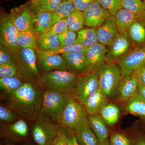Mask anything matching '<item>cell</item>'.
Instances as JSON below:
<instances>
[{
	"label": "cell",
	"instance_id": "1",
	"mask_svg": "<svg viewBox=\"0 0 145 145\" xmlns=\"http://www.w3.org/2000/svg\"><path fill=\"white\" fill-rule=\"evenodd\" d=\"M43 93L40 85L25 82L16 91L6 94L7 105L19 117L34 122L40 115Z\"/></svg>",
	"mask_w": 145,
	"mask_h": 145
},
{
	"label": "cell",
	"instance_id": "2",
	"mask_svg": "<svg viewBox=\"0 0 145 145\" xmlns=\"http://www.w3.org/2000/svg\"><path fill=\"white\" fill-rule=\"evenodd\" d=\"M79 75L68 70L44 72L39 83L43 91L71 94Z\"/></svg>",
	"mask_w": 145,
	"mask_h": 145
},
{
	"label": "cell",
	"instance_id": "3",
	"mask_svg": "<svg viewBox=\"0 0 145 145\" xmlns=\"http://www.w3.org/2000/svg\"><path fill=\"white\" fill-rule=\"evenodd\" d=\"M42 104L39 117L57 124L71 98V94L43 91Z\"/></svg>",
	"mask_w": 145,
	"mask_h": 145
},
{
	"label": "cell",
	"instance_id": "4",
	"mask_svg": "<svg viewBox=\"0 0 145 145\" xmlns=\"http://www.w3.org/2000/svg\"><path fill=\"white\" fill-rule=\"evenodd\" d=\"M95 72L98 74L99 88L101 91L109 99L117 97L123 77L118 66L105 63Z\"/></svg>",
	"mask_w": 145,
	"mask_h": 145
},
{
	"label": "cell",
	"instance_id": "5",
	"mask_svg": "<svg viewBox=\"0 0 145 145\" xmlns=\"http://www.w3.org/2000/svg\"><path fill=\"white\" fill-rule=\"evenodd\" d=\"M18 52L20 61L15 64L19 76L25 82L40 85L41 75L38 68L36 51L29 48H20Z\"/></svg>",
	"mask_w": 145,
	"mask_h": 145
},
{
	"label": "cell",
	"instance_id": "6",
	"mask_svg": "<svg viewBox=\"0 0 145 145\" xmlns=\"http://www.w3.org/2000/svg\"><path fill=\"white\" fill-rule=\"evenodd\" d=\"M88 122V114L84 108L71 97L57 124L75 133Z\"/></svg>",
	"mask_w": 145,
	"mask_h": 145
},
{
	"label": "cell",
	"instance_id": "7",
	"mask_svg": "<svg viewBox=\"0 0 145 145\" xmlns=\"http://www.w3.org/2000/svg\"><path fill=\"white\" fill-rule=\"evenodd\" d=\"M99 89L97 72L89 71L79 75L71 95L83 106L88 98Z\"/></svg>",
	"mask_w": 145,
	"mask_h": 145
},
{
	"label": "cell",
	"instance_id": "8",
	"mask_svg": "<svg viewBox=\"0 0 145 145\" xmlns=\"http://www.w3.org/2000/svg\"><path fill=\"white\" fill-rule=\"evenodd\" d=\"M59 130L58 124L39 117L31 126V135L37 145H51Z\"/></svg>",
	"mask_w": 145,
	"mask_h": 145
},
{
	"label": "cell",
	"instance_id": "9",
	"mask_svg": "<svg viewBox=\"0 0 145 145\" xmlns=\"http://www.w3.org/2000/svg\"><path fill=\"white\" fill-rule=\"evenodd\" d=\"M20 31L8 18V14L1 13L0 18L1 44L13 53L18 52L20 47L18 44Z\"/></svg>",
	"mask_w": 145,
	"mask_h": 145
},
{
	"label": "cell",
	"instance_id": "10",
	"mask_svg": "<svg viewBox=\"0 0 145 145\" xmlns=\"http://www.w3.org/2000/svg\"><path fill=\"white\" fill-rule=\"evenodd\" d=\"M123 76L140 70L145 66V47L131 49L117 63Z\"/></svg>",
	"mask_w": 145,
	"mask_h": 145
},
{
	"label": "cell",
	"instance_id": "11",
	"mask_svg": "<svg viewBox=\"0 0 145 145\" xmlns=\"http://www.w3.org/2000/svg\"><path fill=\"white\" fill-rule=\"evenodd\" d=\"M132 44L127 33H118L108 46L105 62L108 64H116L123 56L131 50Z\"/></svg>",
	"mask_w": 145,
	"mask_h": 145
},
{
	"label": "cell",
	"instance_id": "12",
	"mask_svg": "<svg viewBox=\"0 0 145 145\" xmlns=\"http://www.w3.org/2000/svg\"><path fill=\"white\" fill-rule=\"evenodd\" d=\"M34 15L29 8L28 1L10 9L8 16L18 30L22 31L32 29Z\"/></svg>",
	"mask_w": 145,
	"mask_h": 145
},
{
	"label": "cell",
	"instance_id": "13",
	"mask_svg": "<svg viewBox=\"0 0 145 145\" xmlns=\"http://www.w3.org/2000/svg\"><path fill=\"white\" fill-rule=\"evenodd\" d=\"M24 119H20L11 123L1 124V136L7 141L24 140L29 133L28 126Z\"/></svg>",
	"mask_w": 145,
	"mask_h": 145
},
{
	"label": "cell",
	"instance_id": "14",
	"mask_svg": "<svg viewBox=\"0 0 145 145\" xmlns=\"http://www.w3.org/2000/svg\"><path fill=\"white\" fill-rule=\"evenodd\" d=\"M36 51L37 65L44 72L54 70H67V64L61 54H48L44 51Z\"/></svg>",
	"mask_w": 145,
	"mask_h": 145
},
{
	"label": "cell",
	"instance_id": "15",
	"mask_svg": "<svg viewBox=\"0 0 145 145\" xmlns=\"http://www.w3.org/2000/svg\"><path fill=\"white\" fill-rule=\"evenodd\" d=\"M85 19V25L97 28L111 15L95 1L83 11Z\"/></svg>",
	"mask_w": 145,
	"mask_h": 145
},
{
	"label": "cell",
	"instance_id": "16",
	"mask_svg": "<svg viewBox=\"0 0 145 145\" xmlns=\"http://www.w3.org/2000/svg\"><path fill=\"white\" fill-rule=\"evenodd\" d=\"M61 55L65 59L69 71L78 75L89 72L85 51L65 52Z\"/></svg>",
	"mask_w": 145,
	"mask_h": 145
},
{
	"label": "cell",
	"instance_id": "17",
	"mask_svg": "<svg viewBox=\"0 0 145 145\" xmlns=\"http://www.w3.org/2000/svg\"><path fill=\"white\" fill-rule=\"evenodd\" d=\"M107 50L105 46L99 42L87 48L85 52L89 72L97 71L105 63V58Z\"/></svg>",
	"mask_w": 145,
	"mask_h": 145
},
{
	"label": "cell",
	"instance_id": "18",
	"mask_svg": "<svg viewBox=\"0 0 145 145\" xmlns=\"http://www.w3.org/2000/svg\"><path fill=\"white\" fill-rule=\"evenodd\" d=\"M96 29L98 42L109 46L119 33L114 16L110 15Z\"/></svg>",
	"mask_w": 145,
	"mask_h": 145
},
{
	"label": "cell",
	"instance_id": "19",
	"mask_svg": "<svg viewBox=\"0 0 145 145\" xmlns=\"http://www.w3.org/2000/svg\"><path fill=\"white\" fill-rule=\"evenodd\" d=\"M138 86L137 71L123 76L117 93L119 101L128 100L134 97L137 93Z\"/></svg>",
	"mask_w": 145,
	"mask_h": 145
},
{
	"label": "cell",
	"instance_id": "20",
	"mask_svg": "<svg viewBox=\"0 0 145 145\" xmlns=\"http://www.w3.org/2000/svg\"><path fill=\"white\" fill-rule=\"evenodd\" d=\"M109 99L100 89L90 95L83 106L88 115L98 114L108 103Z\"/></svg>",
	"mask_w": 145,
	"mask_h": 145
},
{
	"label": "cell",
	"instance_id": "21",
	"mask_svg": "<svg viewBox=\"0 0 145 145\" xmlns=\"http://www.w3.org/2000/svg\"><path fill=\"white\" fill-rule=\"evenodd\" d=\"M52 12L38 10L34 14L32 29L38 36L44 33L52 26Z\"/></svg>",
	"mask_w": 145,
	"mask_h": 145
},
{
	"label": "cell",
	"instance_id": "22",
	"mask_svg": "<svg viewBox=\"0 0 145 145\" xmlns=\"http://www.w3.org/2000/svg\"><path fill=\"white\" fill-rule=\"evenodd\" d=\"M88 121L99 143L107 140L108 131L106 123L100 114L88 115Z\"/></svg>",
	"mask_w": 145,
	"mask_h": 145
},
{
	"label": "cell",
	"instance_id": "23",
	"mask_svg": "<svg viewBox=\"0 0 145 145\" xmlns=\"http://www.w3.org/2000/svg\"><path fill=\"white\" fill-rule=\"evenodd\" d=\"M140 15L121 8L115 14V20L119 33H127L130 27Z\"/></svg>",
	"mask_w": 145,
	"mask_h": 145
},
{
	"label": "cell",
	"instance_id": "24",
	"mask_svg": "<svg viewBox=\"0 0 145 145\" xmlns=\"http://www.w3.org/2000/svg\"><path fill=\"white\" fill-rule=\"evenodd\" d=\"M37 45L38 50L41 51H50L58 48L61 46L59 36L45 31L38 36Z\"/></svg>",
	"mask_w": 145,
	"mask_h": 145
},
{
	"label": "cell",
	"instance_id": "25",
	"mask_svg": "<svg viewBox=\"0 0 145 145\" xmlns=\"http://www.w3.org/2000/svg\"><path fill=\"white\" fill-rule=\"evenodd\" d=\"M139 18L131 25L127 31L132 44L137 46L145 43V25L139 20Z\"/></svg>",
	"mask_w": 145,
	"mask_h": 145
},
{
	"label": "cell",
	"instance_id": "26",
	"mask_svg": "<svg viewBox=\"0 0 145 145\" xmlns=\"http://www.w3.org/2000/svg\"><path fill=\"white\" fill-rule=\"evenodd\" d=\"M80 145H99V142L88 122L74 133Z\"/></svg>",
	"mask_w": 145,
	"mask_h": 145
},
{
	"label": "cell",
	"instance_id": "27",
	"mask_svg": "<svg viewBox=\"0 0 145 145\" xmlns=\"http://www.w3.org/2000/svg\"><path fill=\"white\" fill-rule=\"evenodd\" d=\"M98 43L96 29L88 27L83 28L77 32L75 44L88 48Z\"/></svg>",
	"mask_w": 145,
	"mask_h": 145
},
{
	"label": "cell",
	"instance_id": "28",
	"mask_svg": "<svg viewBox=\"0 0 145 145\" xmlns=\"http://www.w3.org/2000/svg\"><path fill=\"white\" fill-rule=\"evenodd\" d=\"M75 10L72 0H63L52 12V26L60 20L67 18Z\"/></svg>",
	"mask_w": 145,
	"mask_h": 145
},
{
	"label": "cell",
	"instance_id": "29",
	"mask_svg": "<svg viewBox=\"0 0 145 145\" xmlns=\"http://www.w3.org/2000/svg\"><path fill=\"white\" fill-rule=\"evenodd\" d=\"M99 113L107 125L112 126L118 121L120 110L117 105L110 103L104 107Z\"/></svg>",
	"mask_w": 145,
	"mask_h": 145
},
{
	"label": "cell",
	"instance_id": "30",
	"mask_svg": "<svg viewBox=\"0 0 145 145\" xmlns=\"http://www.w3.org/2000/svg\"><path fill=\"white\" fill-rule=\"evenodd\" d=\"M25 82L19 76L0 78V88L6 94H9L20 88Z\"/></svg>",
	"mask_w": 145,
	"mask_h": 145
},
{
	"label": "cell",
	"instance_id": "31",
	"mask_svg": "<svg viewBox=\"0 0 145 145\" xmlns=\"http://www.w3.org/2000/svg\"><path fill=\"white\" fill-rule=\"evenodd\" d=\"M38 36L32 29L27 31H20L18 36L19 46L20 48H29L37 50Z\"/></svg>",
	"mask_w": 145,
	"mask_h": 145
},
{
	"label": "cell",
	"instance_id": "32",
	"mask_svg": "<svg viewBox=\"0 0 145 145\" xmlns=\"http://www.w3.org/2000/svg\"><path fill=\"white\" fill-rule=\"evenodd\" d=\"M126 110L131 114L145 117V101L135 95L129 99Z\"/></svg>",
	"mask_w": 145,
	"mask_h": 145
},
{
	"label": "cell",
	"instance_id": "33",
	"mask_svg": "<svg viewBox=\"0 0 145 145\" xmlns=\"http://www.w3.org/2000/svg\"><path fill=\"white\" fill-rule=\"evenodd\" d=\"M69 29L77 32L85 25V19L82 11L75 10L67 18Z\"/></svg>",
	"mask_w": 145,
	"mask_h": 145
},
{
	"label": "cell",
	"instance_id": "34",
	"mask_svg": "<svg viewBox=\"0 0 145 145\" xmlns=\"http://www.w3.org/2000/svg\"><path fill=\"white\" fill-rule=\"evenodd\" d=\"M121 6L122 8L139 15L145 10V4L142 0H121Z\"/></svg>",
	"mask_w": 145,
	"mask_h": 145
},
{
	"label": "cell",
	"instance_id": "35",
	"mask_svg": "<svg viewBox=\"0 0 145 145\" xmlns=\"http://www.w3.org/2000/svg\"><path fill=\"white\" fill-rule=\"evenodd\" d=\"M19 116L7 105L1 104L0 121L2 123H11L18 120Z\"/></svg>",
	"mask_w": 145,
	"mask_h": 145
},
{
	"label": "cell",
	"instance_id": "36",
	"mask_svg": "<svg viewBox=\"0 0 145 145\" xmlns=\"http://www.w3.org/2000/svg\"><path fill=\"white\" fill-rule=\"evenodd\" d=\"M99 4L112 16L122 8L121 0H96Z\"/></svg>",
	"mask_w": 145,
	"mask_h": 145
},
{
	"label": "cell",
	"instance_id": "37",
	"mask_svg": "<svg viewBox=\"0 0 145 145\" xmlns=\"http://www.w3.org/2000/svg\"><path fill=\"white\" fill-rule=\"evenodd\" d=\"M87 48L82 45L75 44L70 46H60L56 49L44 52L48 54H62L65 52L84 51Z\"/></svg>",
	"mask_w": 145,
	"mask_h": 145
},
{
	"label": "cell",
	"instance_id": "38",
	"mask_svg": "<svg viewBox=\"0 0 145 145\" xmlns=\"http://www.w3.org/2000/svg\"><path fill=\"white\" fill-rule=\"evenodd\" d=\"M58 36L61 46H70L75 44L77 32L68 29Z\"/></svg>",
	"mask_w": 145,
	"mask_h": 145
},
{
	"label": "cell",
	"instance_id": "39",
	"mask_svg": "<svg viewBox=\"0 0 145 145\" xmlns=\"http://www.w3.org/2000/svg\"><path fill=\"white\" fill-rule=\"evenodd\" d=\"M19 76L16 64L0 65V78Z\"/></svg>",
	"mask_w": 145,
	"mask_h": 145
},
{
	"label": "cell",
	"instance_id": "40",
	"mask_svg": "<svg viewBox=\"0 0 145 145\" xmlns=\"http://www.w3.org/2000/svg\"><path fill=\"white\" fill-rule=\"evenodd\" d=\"M67 19H62L54 24L46 31L49 33L59 35L68 29Z\"/></svg>",
	"mask_w": 145,
	"mask_h": 145
},
{
	"label": "cell",
	"instance_id": "41",
	"mask_svg": "<svg viewBox=\"0 0 145 145\" xmlns=\"http://www.w3.org/2000/svg\"><path fill=\"white\" fill-rule=\"evenodd\" d=\"M63 1V0H43L38 10H47L53 12Z\"/></svg>",
	"mask_w": 145,
	"mask_h": 145
},
{
	"label": "cell",
	"instance_id": "42",
	"mask_svg": "<svg viewBox=\"0 0 145 145\" xmlns=\"http://www.w3.org/2000/svg\"><path fill=\"white\" fill-rule=\"evenodd\" d=\"M59 131L61 134L63 135L68 142L70 145H80L77 140L75 133L72 131L59 125Z\"/></svg>",
	"mask_w": 145,
	"mask_h": 145
},
{
	"label": "cell",
	"instance_id": "43",
	"mask_svg": "<svg viewBox=\"0 0 145 145\" xmlns=\"http://www.w3.org/2000/svg\"><path fill=\"white\" fill-rule=\"evenodd\" d=\"M110 145H131L130 140L126 136L121 133H116L111 135Z\"/></svg>",
	"mask_w": 145,
	"mask_h": 145
},
{
	"label": "cell",
	"instance_id": "44",
	"mask_svg": "<svg viewBox=\"0 0 145 145\" xmlns=\"http://www.w3.org/2000/svg\"><path fill=\"white\" fill-rule=\"evenodd\" d=\"M15 63V61L8 50L3 45H0V65Z\"/></svg>",
	"mask_w": 145,
	"mask_h": 145
},
{
	"label": "cell",
	"instance_id": "45",
	"mask_svg": "<svg viewBox=\"0 0 145 145\" xmlns=\"http://www.w3.org/2000/svg\"><path fill=\"white\" fill-rule=\"evenodd\" d=\"M96 0H72L73 5L76 10L84 11Z\"/></svg>",
	"mask_w": 145,
	"mask_h": 145
},
{
	"label": "cell",
	"instance_id": "46",
	"mask_svg": "<svg viewBox=\"0 0 145 145\" xmlns=\"http://www.w3.org/2000/svg\"><path fill=\"white\" fill-rule=\"evenodd\" d=\"M51 145H70L68 142L63 135L61 134L59 130L58 135L53 141Z\"/></svg>",
	"mask_w": 145,
	"mask_h": 145
},
{
	"label": "cell",
	"instance_id": "47",
	"mask_svg": "<svg viewBox=\"0 0 145 145\" xmlns=\"http://www.w3.org/2000/svg\"><path fill=\"white\" fill-rule=\"evenodd\" d=\"M43 0H30L29 7L32 13L35 14L39 10L40 6Z\"/></svg>",
	"mask_w": 145,
	"mask_h": 145
},
{
	"label": "cell",
	"instance_id": "48",
	"mask_svg": "<svg viewBox=\"0 0 145 145\" xmlns=\"http://www.w3.org/2000/svg\"><path fill=\"white\" fill-rule=\"evenodd\" d=\"M136 96L145 101V86L138 82V88Z\"/></svg>",
	"mask_w": 145,
	"mask_h": 145
},
{
	"label": "cell",
	"instance_id": "49",
	"mask_svg": "<svg viewBox=\"0 0 145 145\" xmlns=\"http://www.w3.org/2000/svg\"><path fill=\"white\" fill-rule=\"evenodd\" d=\"M138 82L145 86V66L137 71Z\"/></svg>",
	"mask_w": 145,
	"mask_h": 145
},
{
	"label": "cell",
	"instance_id": "50",
	"mask_svg": "<svg viewBox=\"0 0 145 145\" xmlns=\"http://www.w3.org/2000/svg\"><path fill=\"white\" fill-rule=\"evenodd\" d=\"M99 145H110V144L109 143L108 140H106L102 142L99 143Z\"/></svg>",
	"mask_w": 145,
	"mask_h": 145
},
{
	"label": "cell",
	"instance_id": "51",
	"mask_svg": "<svg viewBox=\"0 0 145 145\" xmlns=\"http://www.w3.org/2000/svg\"><path fill=\"white\" fill-rule=\"evenodd\" d=\"M136 145H145V140H140L138 141Z\"/></svg>",
	"mask_w": 145,
	"mask_h": 145
},
{
	"label": "cell",
	"instance_id": "52",
	"mask_svg": "<svg viewBox=\"0 0 145 145\" xmlns=\"http://www.w3.org/2000/svg\"><path fill=\"white\" fill-rule=\"evenodd\" d=\"M10 145V144H7V145Z\"/></svg>",
	"mask_w": 145,
	"mask_h": 145
},
{
	"label": "cell",
	"instance_id": "53",
	"mask_svg": "<svg viewBox=\"0 0 145 145\" xmlns=\"http://www.w3.org/2000/svg\"><path fill=\"white\" fill-rule=\"evenodd\" d=\"M5 1H8V0H5Z\"/></svg>",
	"mask_w": 145,
	"mask_h": 145
}]
</instances>
